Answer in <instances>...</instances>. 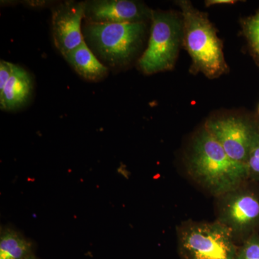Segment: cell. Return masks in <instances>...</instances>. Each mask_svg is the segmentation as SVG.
I'll list each match as a JSON object with an SVG mask.
<instances>
[{"label": "cell", "mask_w": 259, "mask_h": 259, "mask_svg": "<svg viewBox=\"0 0 259 259\" xmlns=\"http://www.w3.org/2000/svg\"><path fill=\"white\" fill-rule=\"evenodd\" d=\"M189 167L194 180L216 195L238 190L248 177L246 166L232 159L205 127L194 139Z\"/></svg>", "instance_id": "obj_1"}, {"label": "cell", "mask_w": 259, "mask_h": 259, "mask_svg": "<svg viewBox=\"0 0 259 259\" xmlns=\"http://www.w3.org/2000/svg\"><path fill=\"white\" fill-rule=\"evenodd\" d=\"M182 10L183 44L192 59V71L215 79L228 71L223 42L206 13L190 1L178 2Z\"/></svg>", "instance_id": "obj_2"}, {"label": "cell", "mask_w": 259, "mask_h": 259, "mask_svg": "<svg viewBox=\"0 0 259 259\" xmlns=\"http://www.w3.org/2000/svg\"><path fill=\"white\" fill-rule=\"evenodd\" d=\"M146 23L88 22L84 35L99 57L110 67L125 66L144 44Z\"/></svg>", "instance_id": "obj_3"}, {"label": "cell", "mask_w": 259, "mask_h": 259, "mask_svg": "<svg viewBox=\"0 0 259 259\" xmlns=\"http://www.w3.org/2000/svg\"><path fill=\"white\" fill-rule=\"evenodd\" d=\"M183 40L182 19L171 11H152L148 47L140 58V69L146 74L171 70Z\"/></svg>", "instance_id": "obj_4"}, {"label": "cell", "mask_w": 259, "mask_h": 259, "mask_svg": "<svg viewBox=\"0 0 259 259\" xmlns=\"http://www.w3.org/2000/svg\"><path fill=\"white\" fill-rule=\"evenodd\" d=\"M178 248L182 259H236L238 250L233 232L219 221L184 227Z\"/></svg>", "instance_id": "obj_5"}, {"label": "cell", "mask_w": 259, "mask_h": 259, "mask_svg": "<svg viewBox=\"0 0 259 259\" xmlns=\"http://www.w3.org/2000/svg\"><path fill=\"white\" fill-rule=\"evenodd\" d=\"M204 127L232 159L246 164L250 146L259 128L243 119L234 117L209 120Z\"/></svg>", "instance_id": "obj_6"}, {"label": "cell", "mask_w": 259, "mask_h": 259, "mask_svg": "<svg viewBox=\"0 0 259 259\" xmlns=\"http://www.w3.org/2000/svg\"><path fill=\"white\" fill-rule=\"evenodd\" d=\"M84 18V3L66 2L53 10L52 34L54 44L63 56L85 41L81 32V20Z\"/></svg>", "instance_id": "obj_7"}, {"label": "cell", "mask_w": 259, "mask_h": 259, "mask_svg": "<svg viewBox=\"0 0 259 259\" xmlns=\"http://www.w3.org/2000/svg\"><path fill=\"white\" fill-rule=\"evenodd\" d=\"M84 18L97 23H146L153 10L131 0H93L85 2Z\"/></svg>", "instance_id": "obj_8"}, {"label": "cell", "mask_w": 259, "mask_h": 259, "mask_svg": "<svg viewBox=\"0 0 259 259\" xmlns=\"http://www.w3.org/2000/svg\"><path fill=\"white\" fill-rule=\"evenodd\" d=\"M219 222L232 231L243 232L259 221V199L254 194L238 190L225 194Z\"/></svg>", "instance_id": "obj_9"}, {"label": "cell", "mask_w": 259, "mask_h": 259, "mask_svg": "<svg viewBox=\"0 0 259 259\" xmlns=\"http://www.w3.org/2000/svg\"><path fill=\"white\" fill-rule=\"evenodd\" d=\"M31 77L26 70L15 66L14 71L9 81L0 91V107L7 111L17 110L25 105L31 95Z\"/></svg>", "instance_id": "obj_10"}, {"label": "cell", "mask_w": 259, "mask_h": 259, "mask_svg": "<svg viewBox=\"0 0 259 259\" xmlns=\"http://www.w3.org/2000/svg\"><path fill=\"white\" fill-rule=\"evenodd\" d=\"M64 57L74 71L88 81H101L108 74L107 66L97 59L85 41Z\"/></svg>", "instance_id": "obj_11"}, {"label": "cell", "mask_w": 259, "mask_h": 259, "mask_svg": "<svg viewBox=\"0 0 259 259\" xmlns=\"http://www.w3.org/2000/svg\"><path fill=\"white\" fill-rule=\"evenodd\" d=\"M31 253V244L21 235L11 230L2 233L0 259H25Z\"/></svg>", "instance_id": "obj_12"}, {"label": "cell", "mask_w": 259, "mask_h": 259, "mask_svg": "<svg viewBox=\"0 0 259 259\" xmlns=\"http://www.w3.org/2000/svg\"><path fill=\"white\" fill-rule=\"evenodd\" d=\"M242 25L250 54L259 68V9L254 15L245 18Z\"/></svg>", "instance_id": "obj_13"}, {"label": "cell", "mask_w": 259, "mask_h": 259, "mask_svg": "<svg viewBox=\"0 0 259 259\" xmlns=\"http://www.w3.org/2000/svg\"><path fill=\"white\" fill-rule=\"evenodd\" d=\"M248 176L259 180V129L250 146L246 162Z\"/></svg>", "instance_id": "obj_14"}, {"label": "cell", "mask_w": 259, "mask_h": 259, "mask_svg": "<svg viewBox=\"0 0 259 259\" xmlns=\"http://www.w3.org/2000/svg\"><path fill=\"white\" fill-rule=\"evenodd\" d=\"M236 259H259V236L250 237L238 248Z\"/></svg>", "instance_id": "obj_15"}, {"label": "cell", "mask_w": 259, "mask_h": 259, "mask_svg": "<svg viewBox=\"0 0 259 259\" xmlns=\"http://www.w3.org/2000/svg\"><path fill=\"white\" fill-rule=\"evenodd\" d=\"M15 64L9 61H0V91L3 90L14 71Z\"/></svg>", "instance_id": "obj_16"}, {"label": "cell", "mask_w": 259, "mask_h": 259, "mask_svg": "<svg viewBox=\"0 0 259 259\" xmlns=\"http://www.w3.org/2000/svg\"><path fill=\"white\" fill-rule=\"evenodd\" d=\"M236 3L235 0H207L205 2V5L209 7L217 5H233Z\"/></svg>", "instance_id": "obj_17"}, {"label": "cell", "mask_w": 259, "mask_h": 259, "mask_svg": "<svg viewBox=\"0 0 259 259\" xmlns=\"http://www.w3.org/2000/svg\"><path fill=\"white\" fill-rule=\"evenodd\" d=\"M25 259H36L35 258V257L33 255L30 254V255H28V257H26Z\"/></svg>", "instance_id": "obj_18"}]
</instances>
